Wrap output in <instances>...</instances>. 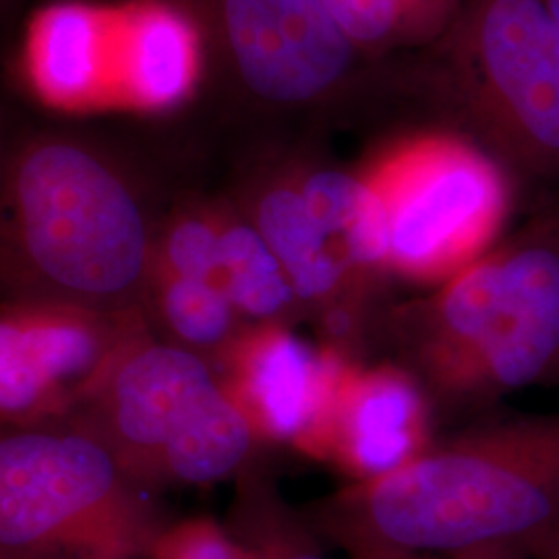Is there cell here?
Masks as SVG:
<instances>
[{
  "mask_svg": "<svg viewBox=\"0 0 559 559\" xmlns=\"http://www.w3.org/2000/svg\"><path fill=\"white\" fill-rule=\"evenodd\" d=\"M143 559H260L224 522L198 519L168 522Z\"/></svg>",
  "mask_w": 559,
  "mask_h": 559,
  "instance_id": "e0dca14e",
  "label": "cell"
},
{
  "mask_svg": "<svg viewBox=\"0 0 559 559\" xmlns=\"http://www.w3.org/2000/svg\"><path fill=\"white\" fill-rule=\"evenodd\" d=\"M143 318L156 338L198 355L212 367L249 325L218 286L154 267L145 288Z\"/></svg>",
  "mask_w": 559,
  "mask_h": 559,
  "instance_id": "5bb4252c",
  "label": "cell"
},
{
  "mask_svg": "<svg viewBox=\"0 0 559 559\" xmlns=\"http://www.w3.org/2000/svg\"><path fill=\"white\" fill-rule=\"evenodd\" d=\"M55 559H67V558H55Z\"/></svg>",
  "mask_w": 559,
  "mask_h": 559,
  "instance_id": "7402d4cb",
  "label": "cell"
},
{
  "mask_svg": "<svg viewBox=\"0 0 559 559\" xmlns=\"http://www.w3.org/2000/svg\"><path fill=\"white\" fill-rule=\"evenodd\" d=\"M369 360L417 381L438 433L496 415L501 400L559 378V222L496 245L425 295L392 300Z\"/></svg>",
  "mask_w": 559,
  "mask_h": 559,
  "instance_id": "3957f363",
  "label": "cell"
},
{
  "mask_svg": "<svg viewBox=\"0 0 559 559\" xmlns=\"http://www.w3.org/2000/svg\"><path fill=\"white\" fill-rule=\"evenodd\" d=\"M543 4L547 7V11H549L551 20H554L556 25H558L559 29V0H543Z\"/></svg>",
  "mask_w": 559,
  "mask_h": 559,
  "instance_id": "d6986e66",
  "label": "cell"
},
{
  "mask_svg": "<svg viewBox=\"0 0 559 559\" xmlns=\"http://www.w3.org/2000/svg\"><path fill=\"white\" fill-rule=\"evenodd\" d=\"M221 9L230 59L258 98L313 100L353 62L357 46L323 0H221Z\"/></svg>",
  "mask_w": 559,
  "mask_h": 559,
  "instance_id": "8fae6325",
  "label": "cell"
},
{
  "mask_svg": "<svg viewBox=\"0 0 559 559\" xmlns=\"http://www.w3.org/2000/svg\"><path fill=\"white\" fill-rule=\"evenodd\" d=\"M145 330L141 311L110 313L57 300L0 302V425L78 415Z\"/></svg>",
  "mask_w": 559,
  "mask_h": 559,
  "instance_id": "8992f818",
  "label": "cell"
},
{
  "mask_svg": "<svg viewBox=\"0 0 559 559\" xmlns=\"http://www.w3.org/2000/svg\"><path fill=\"white\" fill-rule=\"evenodd\" d=\"M162 218L115 145L0 120V302L143 313Z\"/></svg>",
  "mask_w": 559,
  "mask_h": 559,
  "instance_id": "7a4b0ae2",
  "label": "cell"
},
{
  "mask_svg": "<svg viewBox=\"0 0 559 559\" xmlns=\"http://www.w3.org/2000/svg\"><path fill=\"white\" fill-rule=\"evenodd\" d=\"M473 48L506 158L559 175V29L543 0H483Z\"/></svg>",
  "mask_w": 559,
  "mask_h": 559,
  "instance_id": "52a82bcc",
  "label": "cell"
},
{
  "mask_svg": "<svg viewBox=\"0 0 559 559\" xmlns=\"http://www.w3.org/2000/svg\"><path fill=\"white\" fill-rule=\"evenodd\" d=\"M445 0H323L355 46H381L423 29Z\"/></svg>",
  "mask_w": 559,
  "mask_h": 559,
  "instance_id": "2e32d148",
  "label": "cell"
},
{
  "mask_svg": "<svg viewBox=\"0 0 559 559\" xmlns=\"http://www.w3.org/2000/svg\"><path fill=\"white\" fill-rule=\"evenodd\" d=\"M226 528L260 559H328L300 506H293L278 483L251 462L235 477V493L226 514Z\"/></svg>",
  "mask_w": 559,
  "mask_h": 559,
  "instance_id": "9a60e30c",
  "label": "cell"
},
{
  "mask_svg": "<svg viewBox=\"0 0 559 559\" xmlns=\"http://www.w3.org/2000/svg\"><path fill=\"white\" fill-rule=\"evenodd\" d=\"M21 59L32 94L52 110L131 112L140 62L133 0L44 4Z\"/></svg>",
  "mask_w": 559,
  "mask_h": 559,
  "instance_id": "9c48e42d",
  "label": "cell"
},
{
  "mask_svg": "<svg viewBox=\"0 0 559 559\" xmlns=\"http://www.w3.org/2000/svg\"><path fill=\"white\" fill-rule=\"evenodd\" d=\"M218 388L214 367L141 332L78 415L117 454L131 479L160 491L164 454Z\"/></svg>",
  "mask_w": 559,
  "mask_h": 559,
  "instance_id": "ba28073f",
  "label": "cell"
},
{
  "mask_svg": "<svg viewBox=\"0 0 559 559\" xmlns=\"http://www.w3.org/2000/svg\"><path fill=\"white\" fill-rule=\"evenodd\" d=\"M218 288L249 325L276 323L299 330L307 323L286 270L233 200H221Z\"/></svg>",
  "mask_w": 559,
  "mask_h": 559,
  "instance_id": "4fadbf2b",
  "label": "cell"
},
{
  "mask_svg": "<svg viewBox=\"0 0 559 559\" xmlns=\"http://www.w3.org/2000/svg\"><path fill=\"white\" fill-rule=\"evenodd\" d=\"M539 559H559V537L540 554Z\"/></svg>",
  "mask_w": 559,
  "mask_h": 559,
  "instance_id": "ffe728a7",
  "label": "cell"
},
{
  "mask_svg": "<svg viewBox=\"0 0 559 559\" xmlns=\"http://www.w3.org/2000/svg\"><path fill=\"white\" fill-rule=\"evenodd\" d=\"M346 362L295 328L258 323L242 330L214 371L261 445H290L309 456Z\"/></svg>",
  "mask_w": 559,
  "mask_h": 559,
  "instance_id": "30bf717a",
  "label": "cell"
},
{
  "mask_svg": "<svg viewBox=\"0 0 559 559\" xmlns=\"http://www.w3.org/2000/svg\"><path fill=\"white\" fill-rule=\"evenodd\" d=\"M168 522L80 417L0 425V559H140Z\"/></svg>",
  "mask_w": 559,
  "mask_h": 559,
  "instance_id": "277c9868",
  "label": "cell"
},
{
  "mask_svg": "<svg viewBox=\"0 0 559 559\" xmlns=\"http://www.w3.org/2000/svg\"><path fill=\"white\" fill-rule=\"evenodd\" d=\"M300 510L346 556L539 559L559 537V413L445 431L396 473Z\"/></svg>",
  "mask_w": 559,
  "mask_h": 559,
  "instance_id": "6da1fadb",
  "label": "cell"
},
{
  "mask_svg": "<svg viewBox=\"0 0 559 559\" xmlns=\"http://www.w3.org/2000/svg\"><path fill=\"white\" fill-rule=\"evenodd\" d=\"M359 175L380 205L390 278L425 290L491 251L510 214L503 166L454 135L404 138Z\"/></svg>",
  "mask_w": 559,
  "mask_h": 559,
  "instance_id": "5b68a950",
  "label": "cell"
},
{
  "mask_svg": "<svg viewBox=\"0 0 559 559\" xmlns=\"http://www.w3.org/2000/svg\"><path fill=\"white\" fill-rule=\"evenodd\" d=\"M348 559H433V558H423V556H402V554H355V556H348Z\"/></svg>",
  "mask_w": 559,
  "mask_h": 559,
  "instance_id": "ac0fdd59",
  "label": "cell"
},
{
  "mask_svg": "<svg viewBox=\"0 0 559 559\" xmlns=\"http://www.w3.org/2000/svg\"><path fill=\"white\" fill-rule=\"evenodd\" d=\"M438 436L429 402L406 371L388 360H348L309 459L365 483L419 459Z\"/></svg>",
  "mask_w": 559,
  "mask_h": 559,
  "instance_id": "7c38bea8",
  "label": "cell"
},
{
  "mask_svg": "<svg viewBox=\"0 0 559 559\" xmlns=\"http://www.w3.org/2000/svg\"><path fill=\"white\" fill-rule=\"evenodd\" d=\"M9 2H11V0H0V9H2L4 4H9Z\"/></svg>",
  "mask_w": 559,
  "mask_h": 559,
  "instance_id": "44dd1931",
  "label": "cell"
}]
</instances>
